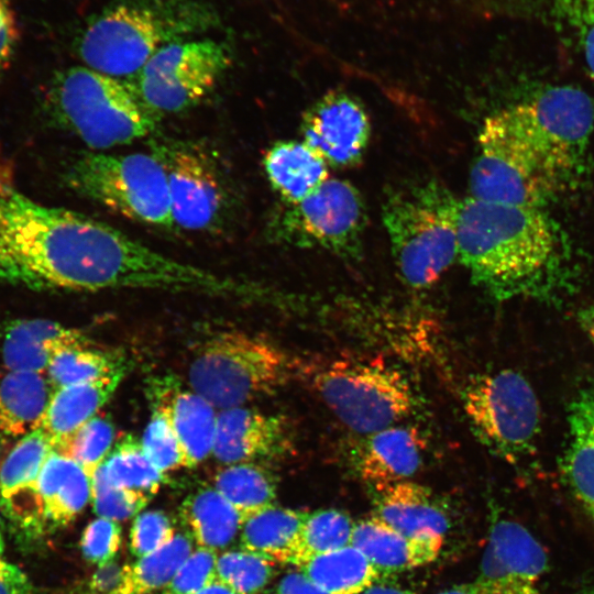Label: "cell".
I'll return each mask as SVG.
<instances>
[{
    "instance_id": "obj_1",
    "label": "cell",
    "mask_w": 594,
    "mask_h": 594,
    "mask_svg": "<svg viewBox=\"0 0 594 594\" xmlns=\"http://www.w3.org/2000/svg\"><path fill=\"white\" fill-rule=\"evenodd\" d=\"M0 283L37 290L209 294L216 276L102 221L6 189L0 193Z\"/></svg>"
},
{
    "instance_id": "obj_2",
    "label": "cell",
    "mask_w": 594,
    "mask_h": 594,
    "mask_svg": "<svg viewBox=\"0 0 594 594\" xmlns=\"http://www.w3.org/2000/svg\"><path fill=\"white\" fill-rule=\"evenodd\" d=\"M458 260L497 301H557L570 282L566 239L542 208L461 200Z\"/></svg>"
},
{
    "instance_id": "obj_3",
    "label": "cell",
    "mask_w": 594,
    "mask_h": 594,
    "mask_svg": "<svg viewBox=\"0 0 594 594\" xmlns=\"http://www.w3.org/2000/svg\"><path fill=\"white\" fill-rule=\"evenodd\" d=\"M539 124L529 102L490 116L479 134L470 197L542 208L581 173Z\"/></svg>"
},
{
    "instance_id": "obj_4",
    "label": "cell",
    "mask_w": 594,
    "mask_h": 594,
    "mask_svg": "<svg viewBox=\"0 0 594 594\" xmlns=\"http://www.w3.org/2000/svg\"><path fill=\"white\" fill-rule=\"evenodd\" d=\"M460 204L436 179L409 183L385 198L383 224L397 270L409 287L432 286L458 260Z\"/></svg>"
},
{
    "instance_id": "obj_5",
    "label": "cell",
    "mask_w": 594,
    "mask_h": 594,
    "mask_svg": "<svg viewBox=\"0 0 594 594\" xmlns=\"http://www.w3.org/2000/svg\"><path fill=\"white\" fill-rule=\"evenodd\" d=\"M47 100L57 123L95 152L153 134L162 117L135 85L87 66L59 73Z\"/></svg>"
},
{
    "instance_id": "obj_6",
    "label": "cell",
    "mask_w": 594,
    "mask_h": 594,
    "mask_svg": "<svg viewBox=\"0 0 594 594\" xmlns=\"http://www.w3.org/2000/svg\"><path fill=\"white\" fill-rule=\"evenodd\" d=\"M297 374L338 419L361 436L398 425L417 408L408 378L382 361L331 359L298 363Z\"/></svg>"
},
{
    "instance_id": "obj_7",
    "label": "cell",
    "mask_w": 594,
    "mask_h": 594,
    "mask_svg": "<svg viewBox=\"0 0 594 594\" xmlns=\"http://www.w3.org/2000/svg\"><path fill=\"white\" fill-rule=\"evenodd\" d=\"M297 364L267 340L224 331L198 348L189 365L188 383L222 410L276 391L297 374Z\"/></svg>"
},
{
    "instance_id": "obj_8",
    "label": "cell",
    "mask_w": 594,
    "mask_h": 594,
    "mask_svg": "<svg viewBox=\"0 0 594 594\" xmlns=\"http://www.w3.org/2000/svg\"><path fill=\"white\" fill-rule=\"evenodd\" d=\"M177 13L153 1L112 4L85 26L77 53L85 66L97 72L119 78L138 75L162 47L195 30L197 13L182 18Z\"/></svg>"
},
{
    "instance_id": "obj_9",
    "label": "cell",
    "mask_w": 594,
    "mask_h": 594,
    "mask_svg": "<svg viewBox=\"0 0 594 594\" xmlns=\"http://www.w3.org/2000/svg\"><path fill=\"white\" fill-rule=\"evenodd\" d=\"M65 182L80 196L127 219L175 227L166 172L152 152L84 154L68 167Z\"/></svg>"
},
{
    "instance_id": "obj_10",
    "label": "cell",
    "mask_w": 594,
    "mask_h": 594,
    "mask_svg": "<svg viewBox=\"0 0 594 594\" xmlns=\"http://www.w3.org/2000/svg\"><path fill=\"white\" fill-rule=\"evenodd\" d=\"M461 399L473 435L492 453L513 463L535 453L540 405L520 373L499 370L472 376Z\"/></svg>"
},
{
    "instance_id": "obj_11",
    "label": "cell",
    "mask_w": 594,
    "mask_h": 594,
    "mask_svg": "<svg viewBox=\"0 0 594 594\" xmlns=\"http://www.w3.org/2000/svg\"><path fill=\"white\" fill-rule=\"evenodd\" d=\"M366 220L361 193L351 183L330 177L301 201L285 205L273 228L280 241L292 245L356 260Z\"/></svg>"
},
{
    "instance_id": "obj_12",
    "label": "cell",
    "mask_w": 594,
    "mask_h": 594,
    "mask_svg": "<svg viewBox=\"0 0 594 594\" xmlns=\"http://www.w3.org/2000/svg\"><path fill=\"white\" fill-rule=\"evenodd\" d=\"M230 48L212 38H183L162 47L138 74L136 88L160 114L204 99L231 66Z\"/></svg>"
},
{
    "instance_id": "obj_13",
    "label": "cell",
    "mask_w": 594,
    "mask_h": 594,
    "mask_svg": "<svg viewBox=\"0 0 594 594\" xmlns=\"http://www.w3.org/2000/svg\"><path fill=\"white\" fill-rule=\"evenodd\" d=\"M152 153L166 172L175 226L188 231L217 228L228 197L216 163L197 145L180 141L155 142Z\"/></svg>"
},
{
    "instance_id": "obj_14",
    "label": "cell",
    "mask_w": 594,
    "mask_h": 594,
    "mask_svg": "<svg viewBox=\"0 0 594 594\" xmlns=\"http://www.w3.org/2000/svg\"><path fill=\"white\" fill-rule=\"evenodd\" d=\"M547 556L519 522L493 521L475 581L486 594H546L541 587Z\"/></svg>"
},
{
    "instance_id": "obj_15",
    "label": "cell",
    "mask_w": 594,
    "mask_h": 594,
    "mask_svg": "<svg viewBox=\"0 0 594 594\" xmlns=\"http://www.w3.org/2000/svg\"><path fill=\"white\" fill-rule=\"evenodd\" d=\"M302 141L329 166L360 164L371 139V121L364 105L345 91H330L302 114Z\"/></svg>"
},
{
    "instance_id": "obj_16",
    "label": "cell",
    "mask_w": 594,
    "mask_h": 594,
    "mask_svg": "<svg viewBox=\"0 0 594 594\" xmlns=\"http://www.w3.org/2000/svg\"><path fill=\"white\" fill-rule=\"evenodd\" d=\"M148 393L153 409L166 417L174 431L183 466L195 468L212 454L218 413L211 403L173 378L154 380Z\"/></svg>"
},
{
    "instance_id": "obj_17",
    "label": "cell",
    "mask_w": 594,
    "mask_h": 594,
    "mask_svg": "<svg viewBox=\"0 0 594 594\" xmlns=\"http://www.w3.org/2000/svg\"><path fill=\"white\" fill-rule=\"evenodd\" d=\"M424 450L418 429L395 425L359 438L349 460L358 476L377 488L411 477L421 465Z\"/></svg>"
},
{
    "instance_id": "obj_18",
    "label": "cell",
    "mask_w": 594,
    "mask_h": 594,
    "mask_svg": "<svg viewBox=\"0 0 594 594\" xmlns=\"http://www.w3.org/2000/svg\"><path fill=\"white\" fill-rule=\"evenodd\" d=\"M287 446L283 418L243 406L218 413L212 454L224 464L254 462L282 453Z\"/></svg>"
},
{
    "instance_id": "obj_19",
    "label": "cell",
    "mask_w": 594,
    "mask_h": 594,
    "mask_svg": "<svg viewBox=\"0 0 594 594\" xmlns=\"http://www.w3.org/2000/svg\"><path fill=\"white\" fill-rule=\"evenodd\" d=\"M528 102L541 128L582 167L594 130L593 99L576 87L552 86Z\"/></svg>"
},
{
    "instance_id": "obj_20",
    "label": "cell",
    "mask_w": 594,
    "mask_h": 594,
    "mask_svg": "<svg viewBox=\"0 0 594 594\" xmlns=\"http://www.w3.org/2000/svg\"><path fill=\"white\" fill-rule=\"evenodd\" d=\"M53 451L38 428L25 435L1 463L0 501L14 520L32 525L43 517L37 479Z\"/></svg>"
},
{
    "instance_id": "obj_21",
    "label": "cell",
    "mask_w": 594,
    "mask_h": 594,
    "mask_svg": "<svg viewBox=\"0 0 594 594\" xmlns=\"http://www.w3.org/2000/svg\"><path fill=\"white\" fill-rule=\"evenodd\" d=\"M566 424L560 471L574 498L594 521V385L581 388L572 397Z\"/></svg>"
},
{
    "instance_id": "obj_22",
    "label": "cell",
    "mask_w": 594,
    "mask_h": 594,
    "mask_svg": "<svg viewBox=\"0 0 594 594\" xmlns=\"http://www.w3.org/2000/svg\"><path fill=\"white\" fill-rule=\"evenodd\" d=\"M352 544L381 573L399 572L436 560L443 546V536H409L373 515L355 522Z\"/></svg>"
},
{
    "instance_id": "obj_23",
    "label": "cell",
    "mask_w": 594,
    "mask_h": 594,
    "mask_svg": "<svg viewBox=\"0 0 594 594\" xmlns=\"http://www.w3.org/2000/svg\"><path fill=\"white\" fill-rule=\"evenodd\" d=\"M125 369L122 364L97 380L54 389L40 427L54 451L98 415L121 383Z\"/></svg>"
},
{
    "instance_id": "obj_24",
    "label": "cell",
    "mask_w": 594,
    "mask_h": 594,
    "mask_svg": "<svg viewBox=\"0 0 594 594\" xmlns=\"http://www.w3.org/2000/svg\"><path fill=\"white\" fill-rule=\"evenodd\" d=\"M375 516L414 537L443 536L449 528L444 507L425 486L405 480L374 488Z\"/></svg>"
},
{
    "instance_id": "obj_25",
    "label": "cell",
    "mask_w": 594,
    "mask_h": 594,
    "mask_svg": "<svg viewBox=\"0 0 594 594\" xmlns=\"http://www.w3.org/2000/svg\"><path fill=\"white\" fill-rule=\"evenodd\" d=\"M86 344L88 340L84 334L61 323L44 319H22L7 327L2 356L9 371L43 374L57 351Z\"/></svg>"
},
{
    "instance_id": "obj_26",
    "label": "cell",
    "mask_w": 594,
    "mask_h": 594,
    "mask_svg": "<svg viewBox=\"0 0 594 594\" xmlns=\"http://www.w3.org/2000/svg\"><path fill=\"white\" fill-rule=\"evenodd\" d=\"M270 185L285 205H294L330 178L327 162L304 141H278L263 157Z\"/></svg>"
},
{
    "instance_id": "obj_27",
    "label": "cell",
    "mask_w": 594,
    "mask_h": 594,
    "mask_svg": "<svg viewBox=\"0 0 594 594\" xmlns=\"http://www.w3.org/2000/svg\"><path fill=\"white\" fill-rule=\"evenodd\" d=\"M37 494L43 517L67 524L91 499V479L74 460L53 451L38 475Z\"/></svg>"
},
{
    "instance_id": "obj_28",
    "label": "cell",
    "mask_w": 594,
    "mask_h": 594,
    "mask_svg": "<svg viewBox=\"0 0 594 594\" xmlns=\"http://www.w3.org/2000/svg\"><path fill=\"white\" fill-rule=\"evenodd\" d=\"M53 392L41 373L9 371L0 380V430L15 437L38 429Z\"/></svg>"
},
{
    "instance_id": "obj_29",
    "label": "cell",
    "mask_w": 594,
    "mask_h": 594,
    "mask_svg": "<svg viewBox=\"0 0 594 594\" xmlns=\"http://www.w3.org/2000/svg\"><path fill=\"white\" fill-rule=\"evenodd\" d=\"M182 521L201 548L223 549L241 532L244 519L215 488H200L188 495L180 506Z\"/></svg>"
},
{
    "instance_id": "obj_30",
    "label": "cell",
    "mask_w": 594,
    "mask_h": 594,
    "mask_svg": "<svg viewBox=\"0 0 594 594\" xmlns=\"http://www.w3.org/2000/svg\"><path fill=\"white\" fill-rule=\"evenodd\" d=\"M308 513L272 505L244 520L242 548L274 563L293 564Z\"/></svg>"
},
{
    "instance_id": "obj_31",
    "label": "cell",
    "mask_w": 594,
    "mask_h": 594,
    "mask_svg": "<svg viewBox=\"0 0 594 594\" xmlns=\"http://www.w3.org/2000/svg\"><path fill=\"white\" fill-rule=\"evenodd\" d=\"M299 570L328 594H360L381 575L353 544L317 556Z\"/></svg>"
},
{
    "instance_id": "obj_32",
    "label": "cell",
    "mask_w": 594,
    "mask_h": 594,
    "mask_svg": "<svg viewBox=\"0 0 594 594\" xmlns=\"http://www.w3.org/2000/svg\"><path fill=\"white\" fill-rule=\"evenodd\" d=\"M213 487L244 520L274 505L276 496L273 476L254 462L228 464L216 474Z\"/></svg>"
},
{
    "instance_id": "obj_33",
    "label": "cell",
    "mask_w": 594,
    "mask_h": 594,
    "mask_svg": "<svg viewBox=\"0 0 594 594\" xmlns=\"http://www.w3.org/2000/svg\"><path fill=\"white\" fill-rule=\"evenodd\" d=\"M101 469L111 484L148 496L157 492L165 479L145 454L141 440L132 435L117 441Z\"/></svg>"
},
{
    "instance_id": "obj_34",
    "label": "cell",
    "mask_w": 594,
    "mask_h": 594,
    "mask_svg": "<svg viewBox=\"0 0 594 594\" xmlns=\"http://www.w3.org/2000/svg\"><path fill=\"white\" fill-rule=\"evenodd\" d=\"M354 526L349 515L337 509L308 513L293 564L299 568L317 556L352 544Z\"/></svg>"
},
{
    "instance_id": "obj_35",
    "label": "cell",
    "mask_w": 594,
    "mask_h": 594,
    "mask_svg": "<svg viewBox=\"0 0 594 594\" xmlns=\"http://www.w3.org/2000/svg\"><path fill=\"white\" fill-rule=\"evenodd\" d=\"M191 540L190 536L178 532L156 551L139 558L130 566L132 594L166 587L194 551Z\"/></svg>"
},
{
    "instance_id": "obj_36",
    "label": "cell",
    "mask_w": 594,
    "mask_h": 594,
    "mask_svg": "<svg viewBox=\"0 0 594 594\" xmlns=\"http://www.w3.org/2000/svg\"><path fill=\"white\" fill-rule=\"evenodd\" d=\"M123 363L102 351L75 345L57 351L47 367V378L54 389L81 384L105 376Z\"/></svg>"
},
{
    "instance_id": "obj_37",
    "label": "cell",
    "mask_w": 594,
    "mask_h": 594,
    "mask_svg": "<svg viewBox=\"0 0 594 594\" xmlns=\"http://www.w3.org/2000/svg\"><path fill=\"white\" fill-rule=\"evenodd\" d=\"M114 442V427L103 416H95L79 428L58 452L79 464L92 479L106 461Z\"/></svg>"
},
{
    "instance_id": "obj_38",
    "label": "cell",
    "mask_w": 594,
    "mask_h": 594,
    "mask_svg": "<svg viewBox=\"0 0 594 594\" xmlns=\"http://www.w3.org/2000/svg\"><path fill=\"white\" fill-rule=\"evenodd\" d=\"M274 564L271 560L244 548L227 551L218 557L217 579L238 594H256L273 576Z\"/></svg>"
},
{
    "instance_id": "obj_39",
    "label": "cell",
    "mask_w": 594,
    "mask_h": 594,
    "mask_svg": "<svg viewBox=\"0 0 594 594\" xmlns=\"http://www.w3.org/2000/svg\"><path fill=\"white\" fill-rule=\"evenodd\" d=\"M150 498L142 492L111 484L101 465L91 479V501L99 517L124 520L141 512Z\"/></svg>"
},
{
    "instance_id": "obj_40",
    "label": "cell",
    "mask_w": 594,
    "mask_h": 594,
    "mask_svg": "<svg viewBox=\"0 0 594 594\" xmlns=\"http://www.w3.org/2000/svg\"><path fill=\"white\" fill-rule=\"evenodd\" d=\"M554 13L594 78V0H556Z\"/></svg>"
},
{
    "instance_id": "obj_41",
    "label": "cell",
    "mask_w": 594,
    "mask_h": 594,
    "mask_svg": "<svg viewBox=\"0 0 594 594\" xmlns=\"http://www.w3.org/2000/svg\"><path fill=\"white\" fill-rule=\"evenodd\" d=\"M153 465L163 474L183 466V459L174 431L166 417L153 409L141 440Z\"/></svg>"
},
{
    "instance_id": "obj_42",
    "label": "cell",
    "mask_w": 594,
    "mask_h": 594,
    "mask_svg": "<svg viewBox=\"0 0 594 594\" xmlns=\"http://www.w3.org/2000/svg\"><path fill=\"white\" fill-rule=\"evenodd\" d=\"M216 551L199 547L187 558L164 594H196L217 579Z\"/></svg>"
},
{
    "instance_id": "obj_43",
    "label": "cell",
    "mask_w": 594,
    "mask_h": 594,
    "mask_svg": "<svg viewBox=\"0 0 594 594\" xmlns=\"http://www.w3.org/2000/svg\"><path fill=\"white\" fill-rule=\"evenodd\" d=\"M175 535L170 518L161 510L140 514L133 522L130 534V547L135 557L147 556L164 544Z\"/></svg>"
},
{
    "instance_id": "obj_44",
    "label": "cell",
    "mask_w": 594,
    "mask_h": 594,
    "mask_svg": "<svg viewBox=\"0 0 594 594\" xmlns=\"http://www.w3.org/2000/svg\"><path fill=\"white\" fill-rule=\"evenodd\" d=\"M121 543V527L117 521L99 517L85 529L81 550L87 560L102 565L118 552Z\"/></svg>"
},
{
    "instance_id": "obj_45",
    "label": "cell",
    "mask_w": 594,
    "mask_h": 594,
    "mask_svg": "<svg viewBox=\"0 0 594 594\" xmlns=\"http://www.w3.org/2000/svg\"><path fill=\"white\" fill-rule=\"evenodd\" d=\"M130 566L114 560L99 565L84 594H132Z\"/></svg>"
},
{
    "instance_id": "obj_46",
    "label": "cell",
    "mask_w": 594,
    "mask_h": 594,
    "mask_svg": "<svg viewBox=\"0 0 594 594\" xmlns=\"http://www.w3.org/2000/svg\"><path fill=\"white\" fill-rule=\"evenodd\" d=\"M18 38V25L10 1L0 0V69L11 59Z\"/></svg>"
},
{
    "instance_id": "obj_47",
    "label": "cell",
    "mask_w": 594,
    "mask_h": 594,
    "mask_svg": "<svg viewBox=\"0 0 594 594\" xmlns=\"http://www.w3.org/2000/svg\"><path fill=\"white\" fill-rule=\"evenodd\" d=\"M0 594H31V584L15 565L0 559Z\"/></svg>"
},
{
    "instance_id": "obj_48",
    "label": "cell",
    "mask_w": 594,
    "mask_h": 594,
    "mask_svg": "<svg viewBox=\"0 0 594 594\" xmlns=\"http://www.w3.org/2000/svg\"><path fill=\"white\" fill-rule=\"evenodd\" d=\"M276 594H328L315 584L304 572L286 574L278 583Z\"/></svg>"
},
{
    "instance_id": "obj_49",
    "label": "cell",
    "mask_w": 594,
    "mask_h": 594,
    "mask_svg": "<svg viewBox=\"0 0 594 594\" xmlns=\"http://www.w3.org/2000/svg\"><path fill=\"white\" fill-rule=\"evenodd\" d=\"M581 329L586 333L594 345V307H584L576 314Z\"/></svg>"
},
{
    "instance_id": "obj_50",
    "label": "cell",
    "mask_w": 594,
    "mask_h": 594,
    "mask_svg": "<svg viewBox=\"0 0 594 594\" xmlns=\"http://www.w3.org/2000/svg\"><path fill=\"white\" fill-rule=\"evenodd\" d=\"M360 594H411L409 591L395 584L375 582Z\"/></svg>"
},
{
    "instance_id": "obj_51",
    "label": "cell",
    "mask_w": 594,
    "mask_h": 594,
    "mask_svg": "<svg viewBox=\"0 0 594 594\" xmlns=\"http://www.w3.org/2000/svg\"><path fill=\"white\" fill-rule=\"evenodd\" d=\"M438 594H486L476 583L460 584L447 588Z\"/></svg>"
},
{
    "instance_id": "obj_52",
    "label": "cell",
    "mask_w": 594,
    "mask_h": 594,
    "mask_svg": "<svg viewBox=\"0 0 594 594\" xmlns=\"http://www.w3.org/2000/svg\"><path fill=\"white\" fill-rule=\"evenodd\" d=\"M196 594H238L234 590H232L229 585L220 581L219 579H216L210 584H208L206 587L197 592Z\"/></svg>"
},
{
    "instance_id": "obj_53",
    "label": "cell",
    "mask_w": 594,
    "mask_h": 594,
    "mask_svg": "<svg viewBox=\"0 0 594 594\" xmlns=\"http://www.w3.org/2000/svg\"><path fill=\"white\" fill-rule=\"evenodd\" d=\"M2 550H3V539H2L1 527H0V553L2 552Z\"/></svg>"
}]
</instances>
